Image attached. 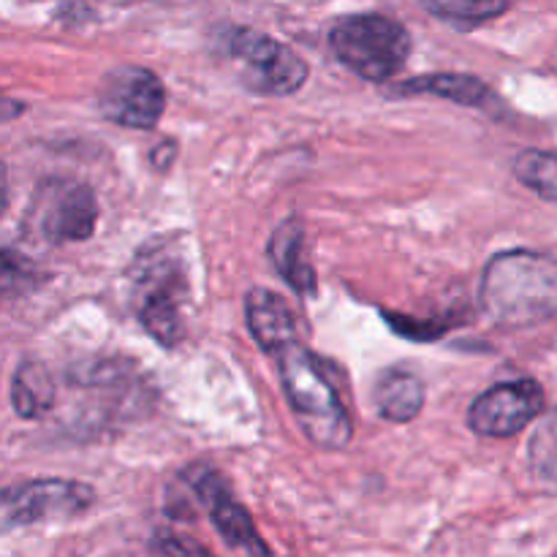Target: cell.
Wrapping results in <instances>:
<instances>
[{
    "label": "cell",
    "instance_id": "1",
    "mask_svg": "<svg viewBox=\"0 0 557 557\" xmlns=\"http://www.w3.org/2000/svg\"><path fill=\"white\" fill-rule=\"evenodd\" d=\"M482 308L506 326L542 324L557 315V261L533 250L495 256L482 277Z\"/></svg>",
    "mask_w": 557,
    "mask_h": 557
},
{
    "label": "cell",
    "instance_id": "2",
    "mask_svg": "<svg viewBox=\"0 0 557 557\" xmlns=\"http://www.w3.org/2000/svg\"><path fill=\"white\" fill-rule=\"evenodd\" d=\"M286 392L299 428L321 449H343L351 441V419L341 397L321 373V364L299 341L275 354Z\"/></svg>",
    "mask_w": 557,
    "mask_h": 557
},
{
    "label": "cell",
    "instance_id": "3",
    "mask_svg": "<svg viewBox=\"0 0 557 557\" xmlns=\"http://www.w3.org/2000/svg\"><path fill=\"white\" fill-rule=\"evenodd\" d=\"M330 47L351 74L368 82H389L406 65L411 36L392 16L354 14L332 27Z\"/></svg>",
    "mask_w": 557,
    "mask_h": 557
},
{
    "label": "cell",
    "instance_id": "4",
    "mask_svg": "<svg viewBox=\"0 0 557 557\" xmlns=\"http://www.w3.org/2000/svg\"><path fill=\"white\" fill-rule=\"evenodd\" d=\"M188 277L177 256L169 250L141 256L134 272V310L141 326L161 346H177L185 337V302H188Z\"/></svg>",
    "mask_w": 557,
    "mask_h": 557
},
{
    "label": "cell",
    "instance_id": "5",
    "mask_svg": "<svg viewBox=\"0 0 557 557\" xmlns=\"http://www.w3.org/2000/svg\"><path fill=\"white\" fill-rule=\"evenodd\" d=\"M223 49L237 65L243 85L259 96H292L308 79V63L264 33L234 27L223 36Z\"/></svg>",
    "mask_w": 557,
    "mask_h": 557
},
{
    "label": "cell",
    "instance_id": "6",
    "mask_svg": "<svg viewBox=\"0 0 557 557\" xmlns=\"http://www.w3.org/2000/svg\"><path fill=\"white\" fill-rule=\"evenodd\" d=\"M96 504V490L74 479H33L0 493V522L9 528L74 520Z\"/></svg>",
    "mask_w": 557,
    "mask_h": 557
},
{
    "label": "cell",
    "instance_id": "7",
    "mask_svg": "<svg viewBox=\"0 0 557 557\" xmlns=\"http://www.w3.org/2000/svg\"><path fill=\"white\" fill-rule=\"evenodd\" d=\"M98 109L123 128L147 131L166 112V87L150 69L120 65L101 79Z\"/></svg>",
    "mask_w": 557,
    "mask_h": 557
},
{
    "label": "cell",
    "instance_id": "8",
    "mask_svg": "<svg viewBox=\"0 0 557 557\" xmlns=\"http://www.w3.org/2000/svg\"><path fill=\"white\" fill-rule=\"evenodd\" d=\"M33 228L49 245L82 243L96 232L98 201L92 190L82 183L54 180L44 185L36 207L30 210Z\"/></svg>",
    "mask_w": 557,
    "mask_h": 557
},
{
    "label": "cell",
    "instance_id": "9",
    "mask_svg": "<svg viewBox=\"0 0 557 557\" xmlns=\"http://www.w3.org/2000/svg\"><path fill=\"white\" fill-rule=\"evenodd\" d=\"M544 392L536 381H509L479 395L468 411V428L482 438H509L542 413Z\"/></svg>",
    "mask_w": 557,
    "mask_h": 557
},
{
    "label": "cell",
    "instance_id": "10",
    "mask_svg": "<svg viewBox=\"0 0 557 557\" xmlns=\"http://www.w3.org/2000/svg\"><path fill=\"white\" fill-rule=\"evenodd\" d=\"M188 482L194 487V493L199 495L201 504H205L215 531L221 533V539L228 547L239 549V553H245L248 557H272L267 542L256 531L248 509L234 498L228 484L215 471H210V468H196V471L188 473Z\"/></svg>",
    "mask_w": 557,
    "mask_h": 557
},
{
    "label": "cell",
    "instance_id": "11",
    "mask_svg": "<svg viewBox=\"0 0 557 557\" xmlns=\"http://www.w3.org/2000/svg\"><path fill=\"white\" fill-rule=\"evenodd\" d=\"M245 319L253 341L275 357L281 348L297 341V324L288 305L270 288H253L245 299Z\"/></svg>",
    "mask_w": 557,
    "mask_h": 557
},
{
    "label": "cell",
    "instance_id": "12",
    "mask_svg": "<svg viewBox=\"0 0 557 557\" xmlns=\"http://www.w3.org/2000/svg\"><path fill=\"white\" fill-rule=\"evenodd\" d=\"M392 96H435V98H446V101L460 103V107H476V109H487L498 101L495 92L490 90L482 79L468 74L413 76V79L403 82L400 87H395Z\"/></svg>",
    "mask_w": 557,
    "mask_h": 557
},
{
    "label": "cell",
    "instance_id": "13",
    "mask_svg": "<svg viewBox=\"0 0 557 557\" xmlns=\"http://www.w3.org/2000/svg\"><path fill=\"white\" fill-rule=\"evenodd\" d=\"M375 408L384 419L397 424H406L422 413L424 406V384L417 373L403 368H392L379 375L373 389Z\"/></svg>",
    "mask_w": 557,
    "mask_h": 557
},
{
    "label": "cell",
    "instance_id": "14",
    "mask_svg": "<svg viewBox=\"0 0 557 557\" xmlns=\"http://www.w3.org/2000/svg\"><path fill=\"white\" fill-rule=\"evenodd\" d=\"M270 259L272 264H275V270L283 275V281H286L294 292L305 294V297H313L315 275L313 267L305 259V234L302 223H299L297 218L286 221L275 234H272Z\"/></svg>",
    "mask_w": 557,
    "mask_h": 557
},
{
    "label": "cell",
    "instance_id": "15",
    "mask_svg": "<svg viewBox=\"0 0 557 557\" xmlns=\"http://www.w3.org/2000/svg\"><path fill=\"white\" fill-rule=\"evenodd\" d=\"M11 403L22 419H38L54 406V381L38 362L20 364L11 381Z\"/></svg>",
    "mask_w": 557,
    "mask_h": 557
},
{
    "label": "cell",
    "instance_id": "16",
    "mask_svg": "<svg viewBox=\"0 0 557 557\" xmlns=\"http://www.w3.org/2000/svg\"><path fill=\"white\" fill-rule=\"evenodd\" d=\"M528 466L533 479L549 493H557V408L533 433L528 446Z\"/></svg>",
    "mask_w": 557,
    "mask_h": 557
},
{
    "label": "cell",
    "instance_id": "17",
    "mask_svg": "<svg viewBox=\"0 0 557 557\" xmlns=\"http://www.w3.org/2000/svg\"><path fill=\"white\" fill-rule=\"evenodd\" d=\"M430 14L460 27H476L509 9V0H419Z\"/></svg>",
    "mask_w": 557,
    "mask_h": 557
},
{
    "label": "cell",
    "instance_id": "18",
    "mask_svg": "<svg viewBox=\"0 0 557 557\" xmlns=\"http://www.w3.org/2000/svg\"><path fill=\"white\" fill-rule=\"evenodd\" d=\"M515 177L542 199L557 205V152L525 150L515 161Z\"/></svg>",
    "mask_w": 557,
    "mask_h": 557
},
{
    "label": "cell",
    "instance_id": "19",
    "mask_svg": "<svg viewBox=\"0 0 557 557\" xmlns=\"http://www.w3.org/2000/svg\"><path fill=\"white\" fill-rule=\"evenodd\" d=\"M36 283L38 270L33 261L14 253V250H0V302L33 292Z\"/></svg>",
    "mask_w": 557,
    "mask_h": 557
},
{
    "label": "cell",
    "instance_id": "20",
    "mask_svg": "<svg viewBox=\"0 0 557 557\" xmlns=\"http://www.w3.org/2000/svg\"><path fill=\"white\" fill-rule=\"evenodd\" d=\"M22 112H25L22 101H14V98H9L5 92H0V123H9V120L20 117Z\"/></svg>",
    "mask_w": 557,
    "mask_h": 557
},
{
    "label": "cell",
    "instance_id": "21",
    "mask_svg": "<svg viewBox=\"0 0 557 557\" xmlns=\"http://www.w3.org/2000/svg\"><path fill=\"white\" fill-rule=\"evenodd\" d=\"M9 207V174H5V166L0 163V215Z\"/></svg>",
    "mask_w": 557,
    "mask_h": 557
},
{
    "label": "cell",
    "instance_id": "22",
    "mask_svg": "<svg viewBox=\"0 0 557 557\" xmlns=\"http://www.w3.org/2000/svg\"><path fill=\"white\" fill-rule=\"evenodd\" d=\"M196 557H207L205 553H201V549H196Z\"/></svg>",
    "mask_w": 557,
    "mask_h": 557
}]
</instances>
